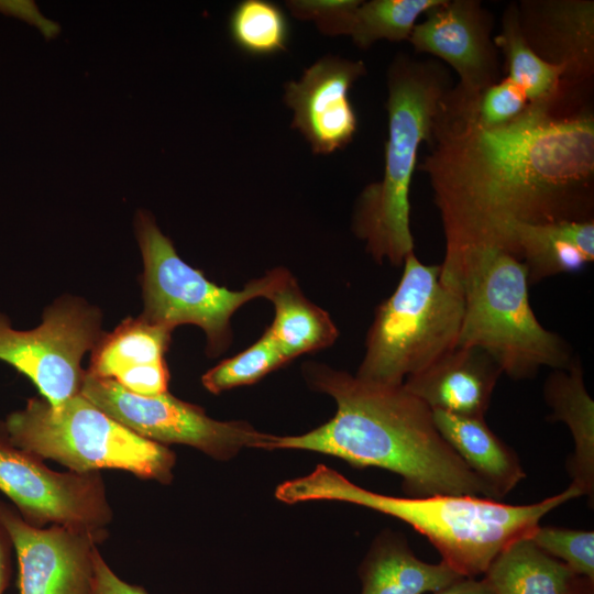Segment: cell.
<instances>
[{
	"mask_svg": "<svg viewBox=\"0 0 594 594\" xmlns=\"http://www.w3.org/2000/svg\"><path fill=\"white\" fill-rule=\"evenodd\" d=\"M453 101L452 116L435 122L438 144L425 168L446 240L440 278L463 294L484 258L514 255L515 223L593 220L594 122L552 118L539 102L483 128Z\"/></svg>",
	"mask_w": 594,
	"mask_h": 594,
	"instance_id": "obj_1",
	"label": "cell"
},
{
	"mask_svg": "<svg viewBox=\"0 0 594 594\" xmlns=\"http://www.w3.org/2000/svg\"><path fill=\"white\" fill-rule=\"evenodd\" d=\"M317 391L330 395L337 413L300 435L274 436L270 449L309 450L340 458L353 466H375L398 474L406 497L466 495L495 499L438 431L432 410L403 385L365 383L319 363L305 365Z\"/></svg>",
	"mask_w": 594,
	"mask_h": 594,
	"instance_id": "obj_2",
	"label": "cell"
},
{
	"mask_svg": "<svg viewBox=\"0 0 594 594\" xmlns=\"http://www.w3.org/2000/svg\"><path fill=\"white\" fill-rule=\"evenodd\" d=\"M275 495L288 504L339 501L393 516L425 536L441 561L463 578L484 574L506 547L528 538L548 513L582 496L570 484L563 492L529 505L466 495L397 497L360 487L322 464L307 476L278 485Z\"/></svg>",
	"mask_w": 594,
	"mask_h": 594,
	"instance_id": "obj_3",
	"label": "cell"
},
{
	"mask_svg": "<svg viewBox=\"0 0 594 594\" xmlns=\"http://www.w3.org/2000/svg\"><path fill=\"white\" fill-rule=\"evenodd\" d=\"M444 97L441 76L431 65L405 57L392 65L384 175L363 190L353 220L356 235L378 263L399 266L414 252L410 183L419 145L432 135Z\"/></svg>",
	"mask_w": 594,
	"mask_h": 594,
	"instance_id": "obj_4",
	"label": "cell"
},
{
	"mask_svg": "<svg viewBox=\"0 0 594 594\" xmlns=\"http://www.w3.org/2000/svg\"><path fill=\"white\" fill-rule=\"evenodd\" d=\"M0 430L14 447L77 473L117 469L163 484L173 479L172 450L133 432L80 393L57 407L30 398L0 422Z\"/></svg>",
	"mask_w": 594,
	"mask_h": 594,
	"instance_id": "obj_5",
	"label": "cell"
},
{
	"mask_svg": "<svg viewBox=\"0 0 594 594\" xmlns=\"http://www.w3.org/2000/svg\"><path fill=\"white\" fill-rule=\"evenodd\" d=\"M394 293L376 309L356 378L380 386H402L458 346L463 294L443 285L440 265L410 253Z\"/></svg>",
	"mask_w": 594,
	"mask_h": 594,
	"instance_id": "obj_6",
	"label": "cell"
},
{
	"mask_svg": "<svg viewBox=\"0 0 594 594\" xmlns=\"http://www.w3.org/2000/svg\"><path fill=\"white\" fill-rule=\"evenodd\" d=\"M529 287L522 262L504 252L484 258L463 287L458 346L483 350L513 380L531 378L544 366L564 369L574 360L569 344L536 318Z\"/></svg>",
	"mask_w": 594,
	"mask_h": 594,
	"instance_id": "obj_7",
	"label": "cell"
},
{
	"mask_svg": "<svg viewBox=\"0 0 594 594\" xmlns=\"http://www.w3.org/2000/svg\"><path fill=\"white\" fill-rule=\"evenodd\" d=\"M134 230L143 258L141 317L173 330L179 324L201 328L211 356L229 345L230 319L235 310L254 298H267L288 273L285 268H274L250 280L244 288L230 290L184 262L147 210H138Z\"/></svg>",
	"mask_w": 594,
	"mask_h": 594,
	"instance_id": "obj_8",
	"label": "cell"
},
{
	"mask_svg": "<svg viewBox=\"0 0 594 594\" xmlns=\"http://www.w3.org/2000/svg\"><path fill=\"white\" fill-rule=\"evenodd\" d=\"M101 312L81 299L63 297L46 308L43 321L16 330L0 312V360L26 376L57 407L80 393L81 360L105 332Z\"/></svg>",
	"mask_w": 594,
	"mask_h": 594,
	"instance_id": "obj_9",
	"label": "cell"
},
{
	"mask_svg": "<svg viewBox=\"0 0 594 594\" xmlns=\"http://www.w3.org/2000/svg\"><path fill=\"white\" fill-rule=\"evenodd\" d=\"M80 394L147 440L164 446L187 444L218 460H228L242 448L270 449L274 438L242 420H215L200 407L168 392L154 396L138 395L112 380L95 377L86 371Z\"/></svg>",
	"mask_w": 594,
	"mask_h": 594,
	"instance_id": "obj_10",
	"label": "cell"
},
{
	"mask_svg": "<svg viewBox=\"0 0 594 594\" xmlns=\"http://www.w3.org/2000/svg\"><path fill=\"white\" fill-rule=\"evenodd\" d=\"M0 491L30 525L105 531L111 509L99 472L61 473L11 444L0 430Z\"/></svg>",
	"mask_w": 594,
	"mask_h": 594,
	"instance_id": "obj_11",
	"label": "cell"
},
{
	"mask_svg": "<svg viewBox=\"0 0 594 594\" xmlns=\"http://www.w3.org/2000/svg\"><path fill=\"white\" fill-rule=\"evenodd\" d=\"M0 524L15 552L19 594H90L92 553L106 531L35 527L1 499Z\"/></svg>",
	"mask_w": 594,
	"mask_h": 594,
	"instance_id": "obj_12",
	"label": "cell"
},
{
	"mask_svg": "<svg viewBox=\"0 0 594 594\" xmlns=\"http://www.w3.org/2000/svg\"><path fill=\"white\" fill-rule=\"evenodd\" d=\"M408 40L418 52L436 55L455 69L461 97L475 99L495 84L497 63L490 22L477 2L442 0L426 12Z\"/></svg>",
	"mask_w": 594,
	"mask_h": 594,
	"instance_id": "obj_13",
	"label": "cell"
},
{
	"mask_svg": "<svg viewBox=\"0 0 594 594\" xmlns=\"http://www.w3.org/2000/svg\"><path fill=\"white\" fill-rule=\"evenodd\" d=\"M363 73L362 62L326 56L307 68L300 80L285 85V102L294 110L292 127L315 154H330L352 140L356 117L348 91Z\"/></svg>",
	"mask_w": 594,
	"mask_h": 594,
	"instance_id": "obj_14",
	"label": "cell"
},
{
	"mask_svg": "<svg viewBox=\"0 0 594 594\" xmlns=\"http://www.w3.org/2000/svg\"><path fill=\"white\" fill-rule=\"evenodd\" d=\"M173 329L141 316L127 318L103 333L91 351L87 374L112 380L131 393L154 396L167 392L165 353Z\"/></svg>",
	"mask_w": 594,
	"mask_h": 594,
	"instance_id": "obj_15",
	"label": "cell"
},
{
	"mask_svg": "<svg viewBox=\"0 0 594 594\" xmlns=\"http://www.w3.org/2000/svg\"><path fill=\"white\" fill-rule=\"evenodd\" d=\"M502 374L499 365L483 350L457 346L407 377L403 387L431 410L484 418Z\"/></svg>",
	"mask_w": 594,
	"mask_h": 594,
	"instance_id": "obj_16",
	"label": "cell"
},
{
	"mask_svg": "<svg viewBox=\"0 0 594 594\" xmlns=\"http://www.w3.org/2000/svg\"><path fill=\"white\" fill-rule=\"evenodd\" d=\"M514 255L525 265L529 286L582 270L594 260V222H517L512 228Z\"/></svg>",
	"mask_w": 594,
	"mask_h": 594,
	"instance_id": "obj_17",
	"label": "cell"
},
{
	"mask_svg": "<svg viewBox=\"0 0 594 594\" xmlns=\"http://www.w3.org/2000/svg\"><path fill=\"white\" fill-rule=\"evenodd\" d=\"M543 396L551 409V421L569 428L574 450L566 461L571 485L582 496L594 501V402L586 391L584 372L579 359L564 369H554L543 385Z\"/></svg>",
	"mask_w": 594,
	"mask_h": 594,
	"instance_id": "obj_18",
	"label": "cell"
},
{
	"mask_svg": "<svg viewBox=\"0 0 594 594\" xmlns=\"http://www.w3.org/2000/svg\"><path fill=\"white\" fill-rule=\"evenodd\" d=\"M436 427L447 443L494 493L504 498L525 477L516 452L487 426L484 418L432 410Z\"/></svg>",
	"mask_w": 594,
	"mask_h": 594,
	"instance_id": "obj_19",
	"label": "cell"
},
{
	"mask_svg": "<svg viewBox=\"0 0 594 594\" xmlns=\"http://www.w3.org/2000/svg\"><path fill=\"white\" fill-rule=\"evenodd\" d=\"M362 594H425L462 579L447 563L418 559L406 539L386 532L373 543L360 568Z\"/></svg>",
	"mask_w": 594,
	"mask_h": 594,
	"instance_id": "obj_20",
	"label": "cell"
},
{
	"mask_svg": "<svg viewBox=\"0 0 594 594\" xmlns=\"http://www.w3.org/2000/svg\"><path fill=\"white\" fill-rule=\"evenodd\" d=\"M275 308L273 323L266 329L284 359L331 345L338 329L327 311L309 301L288 272L267 296Z\"/></svg>",
	"mask_w": 594,
	"mask_h": 594,
	"instance_id": "obj_21",
	"label": "cell"
},
{
	"mask_svg": "<svg viewBox=\"0 0 594 594\" xmlns=\"http://www.w3.org/2000/svg\"><path fill=\"white\" fill-rule=\"evenodd\" d=\"M576 576L564 563L522 538L493 560L483 580L493 594H568Z\"/></svg>",
	"mask_w": 594,
	"mask_h": 594,
	"instance_id": "obj_22",
	"label": "cell"
},
{
	"mask_svg": "<svg viewBox=\"0 0 594 594\" xmlns=\"http://www.w3.org/2000/svg\"><path fill=\"white\" fill-rule=\"evenodd\" d=\"M539 13L540 30L547 31V46L554 47L552 64L565 73L588 67L593 57L592 2H547Z\"/></svg>",
	"mask_w": 594,
	"mask_h": 594,
	"instance_id": "obj_23",
	"label": "cell"
},
{
	"mask_svg": "<svg viewBox=\"0 0 594 594\" xmlns=\"http://www.w3.org/2000/svg\"><path fill=\"white\" fill-rule=\"evenodd\" d=\"M496 44L506 55V78L521 88L529 103L549 102L565 72L541 58L531 48L522 34L519 13L515 9L506 13Z\"/></svg>",
	"mask_w": 594,
	"mask_h": 594,
	"instance_id": "obj_24",
	"label": "cell"
},
{
	"mask_svg": "<svg viewBox=\"0 0 594 594\" xmlns=\"http://www.w3.org/2000/svg\"><path fill=\"white\" fill-rule=\"evenodd\" d=\"M442 0H372L355 10L350 34L358 46L366 48L378 40H408L418 16Z\"/></svg>",
	"mask_w": 594,
	"mask_h": 594,
	"instance_id": "obj_25",
	"label": "cell"
},
{
	"mask_svg": "<svg viewBox=\"0 0 594 594\" xmlns=\"http://www.w3.org/2000/svg\"><path fill=\"white\" fill-rule=\"evenodd\" d=\"M229 30L238 47L251 55H270L286 48L288 24L283 11L265 0H244L230 15Z\"/></svg>",
	"mask_w": 594,
	"mask_h": 594,
	"instance_id": "obj_26",
	"label": "cell"
},
{
	"mask_svg": "<svg viewBox=\"0 0 594 594\" xmlns=\"http://www.w3.org/2000/svg\"><path fill=\"white\" fill-rule=\"evenodd\" d=\"M286 363L275 342L265 331L250 348L206 372L201 383L210 393L220 394L233 387L253 384Z\"/></svg>",
	"mask_w": 594,
	"mask_h": 594,
	"instance_id": "obj_27",
	"label": "cell"
},
{
	"mask_svg": "<svg viewBox=\"0 0 594 594\" xmlns=\"http://www.w3.org/2000/svg\"><path fill=\"white\" fill-rule=\"evenodd\" d=\"M541 551L564 563L574 574L594 581V531L538 526L528 537Z\"/></svg>",
	"mask_w": 594,
	"mask_h": 594,
	"instance_id": "obj_28",
	"label": "cell"
},
{
	"mask_svg": "<svg viewBox=\"0 0 594 594\" xmlns=\"http://www.w3.org/2000/svg\"><path fill=\"white\" fill-rule=\"evenodd\" d=\"M460 99L483 128L502 127L519 117L529 105L521 88L508 78L491 85L475 99H465L461 96Z\"/></svg>",
	"mask_w": 594,
	"mask_h": 594,
	"instance_id": "obj_29",
	"label": "cell"
},
{
	"mask_svg": "<svg viewBox=\"0 0 594 594\" xmlns=\"http://www.w3.org/2000/svg\"><path fill=\"white\" fill-rule=\"evenodd\" d=\"M356 0H292L286 4L292 14L300 20L312 21L329 35L350 34Z\"/></svg>",
	"mask_w": 594,
	"mask_h": 594,
	"instance_id": "obj_30",
	"label": "cell"
},
{
	"mask_svg": "<svg viewBox=\"0 0 594 594\" xmlns=\"http://www.w3.org/2000/svg\"><path fill=\"white\" fill-rule=\"evenodd\" d=\"M90 594H147V592L141 586L128 584L119 579L96 547L92 553Z\"/></svg>",
	"mask_w": 594,
	"mask_h": 594,
	"instance_id": "obj_31",
	"label": "cell"
},
{
	"mask_svg": "<svg viewBox=\"0 0 594 594\" xmlns=\"http://www.w3.org/2000/svg\"><path fill=\"white\" fill-rule=\"evenodd\" d=\"M0 12L16 16L35 25L48 37L56 35L58 32V26L47 21L33 2L0 1Z\"/></svg>",
	"mask_w": 594,
	"mask_h": 594,
	"instance_id": "obj_32",
	"label": "cell"
},
{
	"mask_svg": "<svg viewBox=\"0 0 594 594\" xmlns=\"http://www.w3.org/2000/svg\"><path fill=\"white\" fill-rule=\"evenodd\" d=\"M13 546L8 531L0 524V594H3L9 586L11 579V553Z\"/></svg>",
	"mask_w": 594,
	"mask_h": 594,
	"instance_id": "obj_33",
	"label": "cell"
},
{
	"mask_svg": "<svg viewBox=\"0 0 594 594\" xmlns=\"http://www.w3.org/2000/svg\"><path fill=\"white\" fill-rule=\"evenodd\" d=\"M433 594H493L484 580L475 578H462L451 585L435 592Z\"/></svg>",
	"mask_w": 594,
	"mask_h": 594,
	"instance_id": "obj_34",
	"label": "cell"
},
{
	"mask_svg": "<svg viewBox=\"0 0 594 594\" xmlns=\"http://www.w3.org/2000/svg\"><path fill=\"white\" fill-rule=\"evenodd\" d=\"M568 594H594V581L578 575Z\"/></svg>",
	"mask_w": 594,
	"mask_h": 594,
	"instance_id": "obj_35",
	"label": "cell"
}]
</instances>
